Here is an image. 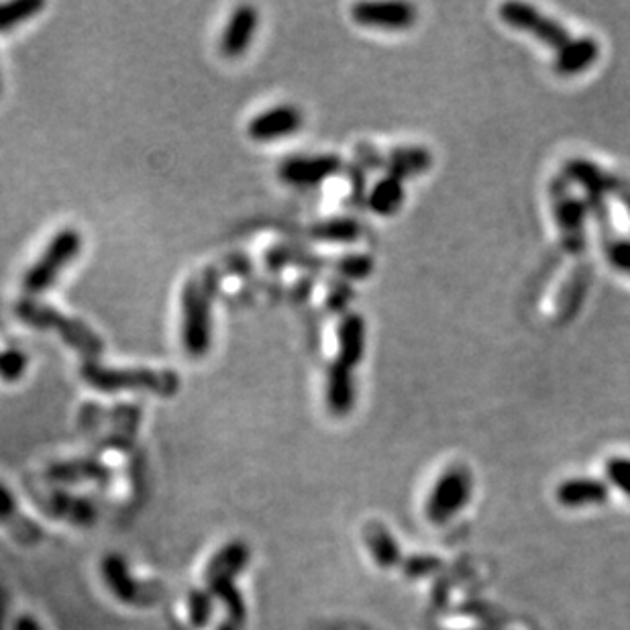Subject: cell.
<instances>
[{"label": "cell", "mask_w": 630, "mask_h": 630, "mask_svg": "<svg viewBox=\"0 0 630 630\" xmlns=\"http://www.w3.org/2000/svg\"><path fill=\"white\" fill-rule=\"evenodd\" d=\"M82 380L98 392L115 394L123 390H139L155 396H174L180 388L178 374L164 370H147V367H107L94 359L82 363Z\"/></svg>", "instance_id": "1"}, {"label": "cell", "mask_w": 630, "mask_h": 630, "mask_svg": "<svg viewBox=\"0 0 630 630\" xmlns=\"http://www.w3.org/2000/svg\"><path fill=\"white\" fill-rule=\"evenodd\" d=\"M213 286L215 280L194 276L182 288L180 339L192 359L204 357L213 347Z\"/></svg>", "instance_id": "2"}, {"label": "cell", "mask_w": 630, "mask_h": 630, "mask_svg": "<svg viewBox=\"0 0 630 630\" xmlns=\"http://www.w3.org/2000/svg\"><path fill=\"white\" fill-rule=\"evenodd\" d=\"M17 317L23 323L33 325L37 329L56 331L66 341V345L84 355L86 361L98 357L104 351L102 339L86 323L66 317V314H60L56 308H51L47 304H39L35 300H21L17 304Z\"/></svg>", "instance_id": "3"}, {"label": "cell", "mask_w": 630, "mask_h": 630, "mask_svg": "<svg viewBox=\"0 0 630 630\" xmlns=\"http://www.w3.org/2000/svg\"><path fill=\"white\" fill-rule=\"evenodd\" d=\"M82 233L74 227L60 229L54 237L49 239L41 255L35 259V264L25 272L23 290L31 296L47 292L54 286L60 276L68 270L72 261L82 251Z\"/></svg>", "instance_id": "4"}, {"label": "cell", "mask_w": 630, "mask_h": 630, "mask_svg": "<svg viewBox=\"0 0 630 630\" xmlns=\"http://www.w3.org/2000/svg\"><path fill=\"white\" fill-rule=\"evenodd\" d=\"M549 194L563 249L569 255H582L586 251V225L590 217L586 202L571 192L563 176H557L549 184Z\"/></svg>", "instance_id": "5"}, {"label": "cell", "mask_w": 630, "mask_h": 630, "mask_svg": "<svg viewBox=\"0 0 630 630\" xmlns=\"http://www.w3.org/2000/svg\"><path fill=\"white\" fill-rule=\"evenodd\" d=\"M471 496H474L471 471L463 465H453L435 482L427 498L425 514L435 527H443L465 510Z\"/></svg>", "instance_id": "6"}, {"label": "cell", "mask_w": 630, "mask_h": 630, "mask_svg": "<svg viewBox=\"0 0 630 630\" xmlns=\"http://www.w3.org/2000/svg\"><path fill=\"white\" fill-rule=\"evenodd\" d=\"M500 19L508 27L529 33L553 49L563 47L571 39L569 31L559 21L547 17L539 9H535L531 5H524V3L502 5L500 7Z\"/></svg>", "instance_id": "7"}, {"label": "cell", "mask_w": 630, "mask_h": 630, "mask_svg": "<svg viewBox=\"0 0 630 630\" xmlns=\"http://www.w3.org/2000/svg\"><path fill=\"white\" fill-rule=\"evenodd\" d=\"M343 172V160L333 153L296 155L282 162L278 176L284 184L296 188H314Z\"/></svg>", "instance_id": "8"}, {"label": "cell", "mask_w": 630, "mask_h": 630, "mask_svg": "<svg viewBox=\"0 0 630 630\" xmlns=\"http://www.w3.org/2000/svg\"><path fill=\"white\" fill-rule=\"evenodd\" d=\"M102 577L113 596L127 606H151L160 598L162 590L155 584L137 582L127 561L121 555H109L102 561Z\"/></svg>", "instance_id": "9"}, {"label": "cell", "mask_w": 630, "mask_h": 630, "mask_svg": "<svg viewBox=\"0 0 630 630\" xmlns=\"http://www.w3.org/2000/svg\"><path fill=\"white\" fill-rule=\"evenodd\" d=\"M304 117L294 104H278L264 113L255 115L247 125V135L257 143L280 141L296 135L302 129Z\"/></svg>", "instance_id": "10"}, {"label": "cell", "mask_w": 630, "mask_h": 630, "mask_svg": "<svg viewBox=\"0 0 630 630\" xmlns=\"http://www.w3.org/2000/svg\"><path fill=\"white\" fill-rule=\"evenodd\" d=\"M351 19L361 27L402 31L416 23L418 13L410 3H359L351 9Z\"/></svg>", "instance_id": "11"}, {"label": "cell", "mask_w": 630, "mask_h": 630, "mask_svg": "<svg viewBox=\"0 0 630 630\" xmlns=\"http://www.w3.org/2000/svg\"><path fill=\"white\" fill-rule=\"evenodd\" d=\"M257 27H259L257 9L253 5H239L231 13V17H229V21L221 33V41H219L221 54L229 60L241 58L249 49Z\"/></svg>", "instance_id": "12"}, {"label": "cell", "mask_w": 630, "mask_h": 630, "mask_svg": "<svg viewBox=\"0 0 630 630\" xmlns=\"http://www.w3.org/2000/svg\"><path fill=\"white\" fill-rule=\"evenodd\" d=\"M563 178L567 182H573L586 190V196L596 198H608L610 194H618L622 182L620 178L612 176L598 164L590 160H582V157H573V160L565 162L563 166Z\"/></svg>", "instance_id": "13"}, {"label": "cell", "mask_w": 630, "mask_h": 630, "mask_svg": "<svg viewBox=\"0 0 630 630\" xmlns=\"http://www.w3.org/2000/svg\"><path fill=\"white\" fill-rule=\"evenodd\" d=\"M555 498L565 508H590L608 502L610 486L598 478H571L557 486Z\"/></svg>", "instance_id": "14"}, {"label": "cell", "mask_w": 630, "mask_h": 630, "mask_svg": "<svg viewBox=\"0 0 630 630\" xmlns=\"http://www.w3.org/2000/svg\"><path fill=\"white\" fill-rule=\"evenodd\" d=\"M600 58V45L594 37L569 39L563 47L557 49L555 72L559 76H577L590 70Z\"/></svg>", "instance_id": "15"}, {"label": "cell", "mask_w": 630, "mask_h": 630, "mask_svg": "<svg viewBox=\"0 0 630 630\" xmlns=\"http://www.w3.org/2000/svg\"><path fill=\"white\" fill-rule=\"evenodd\" d=\"M0 527L9 531L21 545H37L43 539V531L19 510L17 498L0 482Z\"/></svg>", "instance_id": "16"}, {"label": "cell", "mask_w": 630, "mask_h": 630, "mask_svg": "<svg viewBox=\"0 0 630 630\" xmlns=\"http://www.w3.org/2000/svg\"><path fill=\"white\" fill-rule=\"evenodd\" d=\"M433 166V155L429 149L418 145H398L384 155V170L388 176L408 180L425 174Z\"/></svg>", "instance_id": "17"}, {"label": "cell", "mask_w": 630, "mask_h": 630, "mask_svg": "<svg viewBox=\"0 0 630 630\" xmlns=\"http://www.w3.org/2000/svg\"><path fill=\"white\" fill-rule=\"evenodd\" d=\"M251 559V549L243 541H231L225 545L213 561L208 563L204 580L206 584H217V582H235L237 577L243 573Z\"/></svg>", "instance_id": "18"}, {"label": "cell", "mask_w": 630, "mask_h": 630, "mask_svg": "<svg viewBox=\"0 0 630 630\" xmlns=\"http://www.w3.org/2000/svg\"><path fill=\"white\" fill-rule=\"evenodd\" d=\"M337 341H339V351H337V363L349 367H357L363 359L365 351V321L361 314L349 312L339 321L337 327Z\"/></svg>", "instance_id": "19"}, {"label": "cell", "mask_w": 630, "mask_h": 630, "mask_svg": "<svg viewBox=\"0 0 630 630\" xmlns=\"http://www.w3.org/2000/svg\"><path fill=\"white\" fill-rule=\"evenodd\" d=\"M47 480L60 484H82V482H98L104 484L111 474L96 459H74V461H60L47 469Z\"/></svg>", "instance_id": "20"}, {"label": "cell", "mask_w": 630, "mask_h": 630, "mask_svg": "<svg viewBox=\"0 0 630 630\" xmlns=\"http://www.w3.org/2000/svg\"><path fill=\"white\" fill-rule=\"evenodd\" d=\"M327 406L333 416H347L355 406V382L351 370L333 363L327 374Z\"/></svg>", "instance_id": "21"}, {"label": "cell", "mask_w": 630, "mask_h": 630, "mask_svg": "<svg viewBox=\"0 0 630 630\" xmlns=\"http://www.w3.org/2000/svg\"><path fill=\"white\" fill-rule=\"evenodd\" d=\"M363 541L367 551H370L372 559L376 561L378 567L382 569H392L400 565L402 561V551L396 541V537L386 529L382 522H370L363 531Z\"/></svg>", "instance_id": "22"}, {"label": "cell", "mask_w": 630, "mask_h": 630, "mask_svg": "<svg viewBox=\"0 0 630 630\" xmlns=\"http://www.w3.org/2000/svg\"><path fill=\"white\" fill-rule=\"evenodd\" d=\"M404 196H406L404 182L386 174L370 190H367L365 204L378 217H392L404 204Z\"/></svg>", "instance_id": "23"}, {"label": "cell", "mask_w": 630, "mask_h": 630, "mask_svg": "<svg viewBox=\"0 0 630 630\" xmlns=\"http://www.w3.org/2000/svg\"><path fill=\"white\" fill-rule=\"evenodd\" d=\"M43 508L58 518L68 520L70 524H76V527H90L96 520V510L88 500L72 496L62 490L51 494Z\"/></svg>", "instance_id": "24"}, {"label": "cell", "mask_w": 630, "mask_h": 630, "mask_svg": "<svg viewBox=\"0 0 630 630\" xmlns=\"http://www.w3.org/2000/svg\"><path fill=\"white\" fill-rule=\"evenodd\" d=\"M363 227L359 221L341 217V219H329L323 223H317L310 229V237L317 241H329V243H353L361 237Z\"/></svg>", "instance_id": "25"}, {"label": "cell", "mask_w": 630, "mask_h": 630, "mask_svg": "<svg viewBox=\"0 0 630 630\" xmlns=\"http://www.w3.org/2000/svg\"><path fill=\"white\" fill-rule=\"evenodd\" d=\"M43 9V0H11V3H0V33L21 27L23 23L37 17Z\"/></svg>", "instance_id": "26"}, {"label": "cell", "mask_w": 630, "mask_h": 630, "mask_svg": "<svg viewBox=\"0 0 630 630\" xmlns=\"http://www.w3.org/2000/svg\"><path fill=\"white\" fill-rule=\"evenodd\" d=\"M213 596H210L204 590H192L188 596V622L192 626V630H202L210 624V618H213L215 612V604H213Z\"/></svg>", "instance_id": "27"}, {"label": "cell", "mask_w": 630, "mask_h": 630, "mask_svg": "<svg viewBox=\"0 0 630 630\" xmlns=\"http://www.w3.org/2000/svg\"><path fill=\"white\" fill-rule=\"evenodd\" d=\"M590 278L584 274H575L573 282L567 286V294L563 296L561 304H559V317L561 321H569L573 319V314L580 308V304L586 298V288H588Z\"/></svg>", "instance_id": "28"}, {"label": "cell", "mask_w": 630, "mask_h": 630, "mask_svg": "<svg viewBox=\"0 0 630 630\" xmlns=\"http://www.w3.org/2000/svg\"><path fill=\"white\" fill-rule=\"evenodd\" d=\"M29 367V359L21 349H7L0 353V380L9 384L19 382Z\"/></svg>", "instance_id": "29"}, {"label": "cell", "mask_w": 630, "mask_h": 630, "mask_svg": "<svg viewBox=\"0 0 630 630\" xmlns=\"http://www.w3.org/2000/svg\"><path fill=\"white\" fill-rule=\"evenodd\" d=\"M335 270L347 280H365L374 272V259L367 255H345L337 259Z\"/></svg>", "instance_id": "30"}, {"label": "cell", "mask_w": 630, "mask_h": 630, "mask_svg": "<svg viewBox=\"0 0 630 630\" xmlns=\"http://www.w3.org/2000/svg\"><path fill=\"white\" fill-rule=\"evenodd\" d=\"M608 482L626 498H630V457H612L606 463Z\"/></svg>", "instance_id": "31"}, {"label": "cell", "mask_w": 630, "mask_h": 630, "mask_svg": "<svg viewBox=\"0 0 630 630\" xmlns=\"http://www.w3.org/2000/svg\"><path fill=\"white\" fill-rule=\"evenodd\" d=\"M606 257L610 261V266L616 268L618 272L630 276V239H610L606 241Z\"/></svg>", "instance_id": "32"}, {"label": "cell", "mask_w": 630, "mask_h": 630, "mask_svg": "<svg viewBox=\"0 0 630 630\" xmlns=\"http://www.w3.org/2000/svg\"><path fill=\"white\" fill-rule=\"evenodd\" d=\"M353 155L361 170H384V155L380 153L378 147L370 143H359L353 149Z\"/></svg>", "instance_id": "33"}, {"label": "cell", "mask_w": 630, "mask_h": 630, "mask_svg": "<svg viewBox=\"0 0 630 630\" xmlns=\"http://www.w3.org/2000/svg\"><path fill=\"white\" fill-rule=\"evenodd\" d=\"M435 567H439V561L433 559V557H412L406 561V573L408 575H414V577H420V575H427L431 573Z\"/></svg>", "instance_id": "34"}, {"label": "cell", "mask_w": 630, "mask_h": 630, "mask_svg": "<svg viewBox=\"0 0 630 630\" xmlns=\"http://www.w3.org/2000/svg\"><path fill=\"white\" fill-rule=\"evenodd\" d=\"M349 176H351V202L361 204V200L365 198V174L357 164H353L349 168Z\"/></svg>", "instance_id": "35"}, {"label": "cell", "mask_w": 630, "mask_h": 630, "mask_svg": "<svg viewBox=\"0 0 630 630\" xmlns=\"http://www.w3.org/2000/svg\"><path fill=\"white\" fill-rule=\"evenodd\" d=\"M15 630H41V626L33 620V618H27V616H23L19 622H17V626H15Z\"/></svg>", "instance_id": "36"}, {"label": "cell", "mask_w": 630, "mask_h": 630, "mask_svg": "<svg viewBox=\"0 0 630 630\" xmlns=\"http://www.w3.org/2000/svg\"><path fill=\"white\" fill-rule=\"evenodd\" d=\"M0 92H3V76H0Z\"/></svg>", "instance_id": "37"}]
</instances>
